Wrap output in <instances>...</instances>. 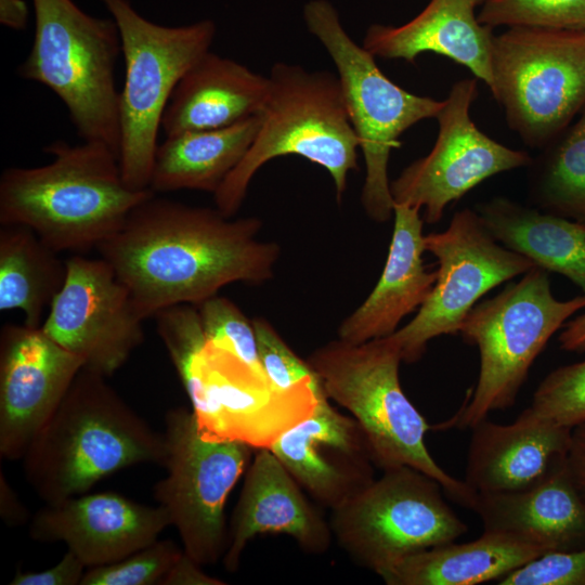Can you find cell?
Listing matches in <instances>:
<instances>
[{"mask_svg":"<svg viewBox=\"0 0 585 585\" xmlns=\"http://www.w3.org/2000/svg\"><path fill=\"white\" fill-rule=\"evenodd\" d=\"M261 227L257 217L233 220L153 194L96 249L144 321L171 306H197L235 282L271 280L281 248L258 237Z\"/></svg>","mask_w":585,"mask_h":585,"instance_id":"obj_1","label":"cell"},{"mask_svg":"<svg viewBox=\"0 0 585 585\" xmlns=\"http://www.w3.org/2000/svg\"><path fill=\"white\" fill-rule=\"evenodd\" d=\"M49 164L10 167L0 177V224L24 225L56 252L98 247L155 194L123 181L118 154L98 141L44 147Z\"/></svg>","mask_w":585,"mask_h":585,"instance_id":"obj_2","label":"cell"},{"mask_svg":"<svg viewBox=\"0 0 585 585\" xmlns=\"http://www.w3.org/2000/svg\"><path fill=\"white\" fill-rule=\"evenodd\" d=\"M164 435L107 384L82 368L23 456L25 478L46 504L88 493L103 478L162 464Z\"/></svg>","mask_w":585,"mask_h":585,"instance_id":"obj_3","label":"cell"},{"mask_svg":"<svg viewBox=\"0 0 585 585\" xmlns=\"http://www.w3.org/2000/svg\"><path fill=\"white\" fill-rule=\"evenodd\" d=\"M307 362L324 394L363 429L377 469H418L435 479L457 504L472 508L477 493L443 470L426 446L431 426L402 390L399 368L403 361L391 336L363 343L336 339L316 348Z\"/></svg>","mask_w":585,"mask_h":585,"instance_id":"obj_4","label":"cell"},{"mask_svg":"<svg viewBox=\"0 0 585 585\" xmlns=\"http://www.w3.org/2000/svg\"><path fill=\"white\" fill-rule=\"evenodd\" d=\"M260 126L243 159L213 194L216 208L233 217L242 207L257 171L273 158L298 155L330 174L336 198L358 168V135L349 120L339 79L325 70L275 63Z\"/></svg>","mask_w":585,"mask_h":585,"instance_id":"obj_5","label":"cell"},{"mask_svg":"<svg viewBox=\"0 0 585 585\" xmlns=\"http://www.w3.org/2000/svg\"><path fill=\"white\" fill-rule=\"evenodd\" d=\"M32 5L34 41L17 74L63 102L83 141L105 143L118 154L115 67L121 39L116 22L92 16L73 0H32Z\"/></svg>","mask_w":585,"mask_h":585,"instance_id":"obj_6","label":"cell"},{"mask_svg":"<svg viewBox=\"0 0 585 585\" xmlns=\"http://www.w3.org/2000/svg\"><path fill=\"white\" fill-rule=\"evenodd\" d=\"M582 309L585 295L569 300L555 298L548 272L538 266L493 298L478 302L465 317L459 334L479 350V377L451 422L472 428L490 413L511 407L549 339Z\"/></svg>","mask_w":585,"mask_h":585,"instance_id":"obj_7","label":"cell"},{"mask_svg":"<svg viewBox=\"0 0 585 585\" xmlns=\"http://www.w3.org/2000/svg\"><path fill=\"white\" fill-rule=\"evenodd\" d=\"M303 18L337 68L346 110L365 162L361 204L372 220L384 223L394 208L388 177L391 152L400 146L403 132L424 119L435 118L444 100L411 93L390 80L376 57L348 35L328 1L308 2Z\"/></svg>","mask_w":585,"mask_h":585,"instance_id":"obj_8","label":"cell"},{"mask_svg":"<svg viewBox=\"0 0 585 585\" xmlns=\"http://www.w3.org/2000/svg\"><path fill=\"white\" fill-rule=\"evenodd\" d=\"M101 1L119 29L126 66L119 91L121 174L129 187L147 190L165 108L183 75L210 51L217 28L210 20L162 26L129 0Z\"/></svg>","mask_w":585,"mask_h":585,"instance_id":"obj_9","label":"cell"},{"mask_svg":"<svg viewBox=\"0 0 585 585\" xmlns=\"http://www.w3.org/2000/svg\"><path fill=\"white\" fill-rule=\"evenodd\" d=\"M491 73L509 128L544 148L585 106V30L507 28L494 35Z\"/></svg>","mask_w":585,"mask_h":585,"instance_id":"obj_10","label":"cell"},{"mask_svg":"<svg viewBox=\"0 0 585 585\" xmlns=\"http://www.w3.org/2000/svg\"><path fill=\"white\" fill-rule=\"evenodd\" d=\"M162 435L166 476L155 484L154 498L168 514L184 552L202 567L214 564L227 547L225 502L251 461L252 446L205 435L185 407L166 414Z\"/></svg>","mask_w":585,"mask_h":585,"instance_id":"obj_11","label":"cell"},{"mask_svg":"<svg viewBox=\"0 0 585 585\" xmlns=\"http://www.w3.org/2000/svg\"><path fill=\"white\" fill-rule=\"evenodd\" d=\"M442 490L435 479L410 466L382 471L332 509L333 537L351 560L379 575L402 558L468 531Z\"/></svg>","mask_w":585,"mask_h":585,"instance_id":"obj_12","label":"cell"},{"mask_svg":"<svg viewBox=\"0 0 585 585\" xmlns=\"http://www.w3.org/2000/svg\"><path fill=\"white\" fill-rule=\"evenodd\" d=\"M425 250L438 261L437 281L415 317L390 335L408 364L421 359L431 339L459 333L487 291L535 266L499 244L470 208L457 211L444 231L425 235Z\"/></svg>","mask_w":585,"mask_h":585,"instance_id":"obj_13","label":"cell"},{"mask_svg":"<svg viewBox=\"0 0 585 585\" xmlns=\"http://www.w3.org/2000/svg\"><path fill=\"white\" fill-rule=\"evenodd\" d=\"M478 81L466 78L450 89L437 115L438 136L432 150L390 182L394 204L424 208V222L441 220L448 204L497 173L529 167L533 158L483 133L472 121L471 105Z\"/></svg>","mask_w":585,"mask_h":585,"instance_id":"obj_14","label":"cell"},{"mask_svg":"<svg viewBox=\"0 0 585 585\" xmlns=\"http://www.w3.org/2000/svg\"><path fill=\"white\" fill-rule=\"evenodd\" d=\"M65 283L41 325L84 368L106 378L116 373L143 339V320L128 288L103 258L66 259Z\"/></svg>","mask_w":585,"mask_h":585,"instance_id":"obj_15","label":"cell"},{"mask_svg":"<svg viewBox=\"0 0 585 585\" xmlns=\"http://www.w3.org/2000/svg\"><path fill=\"white\" fill-rule=\"evenodd\" d=\"M83 361L41 327L0 332V455L18 460L56 411Z\"/></svg>","mask_w":585,"mask_h":585,"instance_id":"obj_16","label":"cell"},{"mask_svg":"<svg viewBox=\"0 0 585 585\" xmlns=\"http://www.w3.org/2000/svg\"><path fill=\"white\" fill-rule=\"evenodd\" d=\"M318 506H340L375 478L368 440L352 417L323 394L314 412L269 447Z\"/></svg>","mask_w":585,"mask_h":585,"instance_id":"obj_17","label":"cell"},{"mask_svg":"<svg viewBox=\"0 0 585 585\" xmlns=\"http://www.w3.org/2000/svg\"><path fill=\"white\" fill-rule=\"evenodd\" d=\"M170 524L166 510L112 492L46 504L29 522V537L63 542L87 568L121 560L158 540Z\"/></svg>","mask_w":585,"mask_h":585,"instance_id":"obj_18","label":"cell"},{"mask_svg":"<svg viewBox=\"0 0 585 585\" xmlns=\"http://www.w3.org/2000/svg\"><path fill=\"white\" fill-rule=\"evenodd\" d=\"M304 492L269 447L258 448L233 511L224 568L235 572L249 541L264 533L286 534L303 551L325 554L334 538L330 523Z\"/></svg>","mask_w":585,"mask_h":585,"instance_id":"obj_19","label":"cell"},{"mask_svg":"<svg viewBox=\"0 0 585 585\" xmlns=\"http://www.w3.org/2000/svg\"><path fill=\"white\" fill-rule=\"evenodd\" d=\"M471 510L479 516L483 531L512 535L544 555L585 548V500L567 456L529 487L477 493Z\"/></svg>","mask_w":585,"mask_h":585,"instance_id":"obj_20","label":"cell"},{"mask_svg":"<svg viewBox=\"0 0 585 585\" xmlns=\"http://www.w3.org/2000/svg\"><path fill=\"white\" fill-rule=\"evenodd\" d=\"M471 430L464 481L476 493L518 491L538 482L567 456L572 431L528 408L511 424L485 418Z\"/></svg>","mask_w":585,"mask_h":585,"instance_id":"obj_21","label":"cell"},{"mask_svg":"<svg viewBox=\"0 0 585 585\" xmlns=\"http://www.w3.org/2000/svg\"><path fill=\"white\" fill-rule=\"evenodd\" d=\"M482 0H430L413 20L401 26L373 24L363 47L375 57L415 63L433 52L468 68L489 89L492 84L493 28L478 20Z\"/></svg>","mask_w":585,"mask_h":585,"instance_id":"obj_22","label":"cell"},{"mask_svg":"<svg viewBox=\"0 0 585 585\" xmlns=\"http://www.w3.org/2000/svg\"><path fill=\"white\" fill-rule=\"evenodd\" d=\"M389 253L375 288L338 327V339L363 343L392 335L402 318L418 310L437 281L424 263L420 208L394 204Z\"/></svg>","mask_w":585,"mask_h":585,"instance_id":"obj_23","label":"cell"},{"mask_svg":"<svg viewBox=\"0 0 585 585\" xmlns=\"http://www.w3.org/2000/svg\"><path fill=\"white\" fill-rule=\"evenodd\" d=\"M269 77L245 65L205 53L174 88L161 118L166 136L230 127L261 113Z\"/></svg>","mask_w":585,"mask_h":585,"instance_id":"obj_24","label":"cell"},{"mask_svg":"<svg viewBox=\"0 0 585 585\" xmlns=\"http://www.w3.org/2000/svg\"><path fill=\"white\" fill-rule=\"evenodd\" d=\"M474 210L499 244L566 276L585 295V224L503 196Z\"/></svg>","mask_w":585,"mask_h":585,"instance_id":"obj_25","label":"cell"},{"mask_svg":"<svg viewBox=\"0 0 585 585\" xmlns=\"http://www.w3.org/2000/svg\"><path fill=\"white\" fill-rule=\"evenodd\" d=\"M543 555L512 535L483 531L471 542L454 541L406 556L379 576L388 585H476L498 581Z\"/></svg>","mask_w":585,"mask_h":585,"instance_id":"obj_26","label":"cell"},{"mask_svg":"<svg viewBox=\"0 0 585 585\" xmlns=\"http://www.w3.org/2000/svg\"><path fill=\"white\" fill-rule=\"evenodd\" d=\"M260 116L226 128L171 136L155 152L150 188L156 193L196 190L214 194L253 142Z\"/></svg>","mask_w":585,"mask_h":585,"instance_id":"obj_27","label":"cell"},{"mask_svg":"<svg viewBox=\"0 0 585 585\" xmlns=\"http://www.w3.org/2000/svg\"><path fill=\"white\" fill-rule=\"evenodd\" d=\"M0 230V310H21L25 324L41 327L46 308L62 289L66 260L43 243L29 227L1 225Z\"/></svg>","mask_w":585,"mask_h":585,"instance_id":"obj_28","label":"cell"},{"mask_svg":"<svg viewBox=\"0 0 585 585\" xmlns=\"http://www.w3.org/2000/svg\"><path fill=\"white\" fill-rule=\"evenodd\" d=\"M529 167L531 203L585 224V109L567 134Z\"/></svg>","mask_w":585,"mask_h":585,"instance_id":"obj_29","label":"cell"},{"mask_svg":"<svg viewBox=\"0 0 585 585\" xmlns=\"http://www.w3.org/2000/svg\"><path fill=\"white\" fill-rule=\"evenodd\" d=\"M478 20L491 28L585 30V0H482Z\"/></svg>","mask_w":585,"mask_h":585,"instance_id":"obj_30","label":"cell"},{"mask_svg":"<svg viewBox=\"0 0 585 585\" xmlns=\"http://www.w3.org/2000/svg\"><path fill=\"white\" fill-rule=\"evenodd\" d=\"M533 415L573 429L585 422V359L550 372L526 407Z\"/></svg>","mask_w":585,"mask_h":585,"instance_id":"obj_31","label":"cell"},{"mask_svg":"<svg viewBox=\"0 0 585 585\" xmlns=\"http://www.w3.org/2000/svg\"><path fill=\"white\" fill-rule=\"evenodd\" d=\"M183 551L171 540H156L121 560L88 568L80 585L159 584Z\"/></svg>","mask_w":585,"mask_h":585,"instance_id":"obj_32","label":"cell"},{"mask_svg":"<svg viewBox=\"0 0 585 585\" xmlns=\"http://www.w3.org/2000/svg\"><path fill=\"white\" fill-rule=\"evenodd\" d=\"M196 307L208 341L234 353L251 367L262 370L252 322L235 303L216 295Z\"/></svg>","mask_w":585,"mask_h":585,"instance_id":"obj_33","label":"cell"},{"mask_svg":"<svg viewBox=\"0 0 585 585\" xmlns=\"http://www.w3.org/2000/svg\"><path fill=\"white\" fill-rule=\"evenodd\" d=\"M260 365L268 379L280 390H290L317 378L307 361L300 359L263 317L251 320Z\"/></svg>","mask_w":585,"mask_h":585,"instance_id":"obj_34","label":"cell"},{"mask_svg":"<svg viewBox=\"0 0 585 585\" xmlns=\"http://www.w3.org/2000/svg\"><path fill=\"white\" fill-rule=\"evenodd\" d=\"M155 316L158 333L180 375L207 340L198 309L194 304H176Z\"/></svg>","mask_w":585,"mask_h":585,"instance_id":"obj_35","label":"cell"},{"mask_svg":"<svg viewBox=\"0 0 585 585\" xmlns=\"http://www.w3.org/2000/svg\"><path fill=\"white\" fill-rule=\"evenodd\" d=\"M499 585H585V548L540 556L497 581Z\"/></svg>","mask_w":585,"mask_h":585,"instance_id":"obj_36","label":"cell"},{"mask_svg":"<svg viewBox=\"0 0 585 585\" xmlns=\"http://www.w3.org/2000/svg\"><path fill=\"white\" fill-rule=\"evenodd\" d=\"M87 568L69 549L53 567L37 572H17L11 585H80Z\"/></svg>","mask_w":585,"mask_h":585,"instance_id":"obj_37","label":"cell"},{"mask_svg":"<svg viewBox=\"0 0 585 585\" xmlns=\"http://www.w3.org/2000/svg\"><path fill=\"white\" fill-rule=\"evenodd\" d=\"M161 585H223L222 580L212 577L202 570V566L184 551L179 560L160 581Z\"/></svg>","mask_w":585,"mask_h":585,"instance_id":"obj_38","label":"cell"},{"mask_svg":"<svg viewBox=\"0 0 585 585\" xmlns=\"http://www.w3.org/2000/svg\"><path fill=\"white\" fill-rule=\"evenodd\" d=\"M567 464L574 483L585 500V422L574 427L571 431Z\"/></svg>","mask_w":585,"mask_h":585,"instance_id":"obj_39","label":"cell"},{"mask_svg":"<svg viewBox=\"0 0 585 585\" xmlns=\"http://www.w3.org/2000/svg\"><path fill=\"white\" fill-rule=\"evenodd\" d=\"M29 10L25 0H0V23L13 30H25Z\"/></svg>","mask_w":585,"mask_h":585,"instance_id":"obj_40","label":"cell"},{"mask_svg":"<svg viewBox=\"0 0 585 585\" xmlns=\"http://www.w3.org/2000/svg\"><path fill=\"white\" fill-rule=\"evenodd\" d=\"M1 515L9 524H18L26 520V509L17 499L5 478L1 474Z\"/></svg>","mask_w":585,"mask_h":585,"instance_id":"obj_41","label":"cell"},{"mask_svg":"<svg viewBox=\"0 0 585 585\" xmlns=\"http://www.w3.org/2000/svg\"><path fill=\"white\" fill-rule=\"evenodd\" d=\"M560 348L570 352H585V312L570 321L559 336Z\"/></svg>","mask_w":585,"mask_h":585,"instance_id":"obj_42","label":"cell"}]
</instances>
